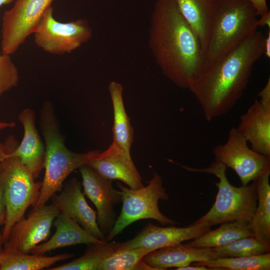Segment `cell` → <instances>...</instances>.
<instances>
[{"label": "cell", "instance_id": "obj_34", "mask_svg": "<svg viewBox=\"0 0 270 270\" xmlns=\"http://www.w3.org/2000/svg\"><path fill=\"white\" fill-rule=\"evenodd\" d=\"M260 18H258V26H267L270 28V12L268 10L266 13L260 16Z\"/></svg>", "mask_w": 270, "mask_h": 270}, {"label": "cell", "instance_id": "obj_1", "mask_svg": "<svg viewBox=\"0 0 270 270\" xmlns=\"http://www.w3.org/2000/svg\"><path fill=\"white\" fill-rule=\"evenodd\" d=\"M150 24L148 43L156 62L177 86L188 88L202 71L204 56L176 0H158Z\"/></svg>", "mask_w": 270, "mask_h": 270}, {"label": "cell", "instance_id": "obj_22", "mask_svg": "<svg viewBox=\"0 0 270 270\" xmlns=\"http://www.w3.org/2000/svg\"><path fill=\"white\" fill-rule=\"evenodd\" d=\"M253 235L248 222L236 220L222 223L218 228L210 230L186 244L198 248H216Z\"/></svg>", "mask_w": 270, "mask_h": 270}, {"label": "cell", "instance_id": "obj_3", "mask_svg": "<svg viewBox=\"0 0 270 270\" xmlns=\"http://www.w3.org/2000/svg\"><path fill=\"white\" fill-rule=\"evenodd\" d=\"M40 125L45 142V172L34 206L46 204L54 194L61 191L64 182L71 173L88 164L100 152L94 150L78 153L67 148L54 108L49 101L45 102L40 110Z\"/></svg>", "mask_w": 270, "mask_h": 270}, {"label": "cell", "instance_id": "obj_25", "mask_svg": "<svg viewBox=\"0 0 270 270\" xmlns=\"http://www.w3.org/2000/svg\"><path fill=\"white\" fill-rule=\"evenodd\" d=\"M120 242H105L88 244L85 253L80 257L50 270H98L108 258L120 250Z\"/></svg>", "mask_w": 270, "mask_h": 270}, {"label": "cell", "instance_id": "obj_5", "mask_svg": "<svg viewBox=\"0 0 270 270\" xmlns=\"http://www.w3.org/2000/svg\"><path fill=\"white\" fill-rule=\"evenodd\" d=\"M180 166L188 171L214 174L219 179L215 184L218 192L214 203L210 210L194 223H204L211 226L236 220H250L258 204L255 181L240 187L232 186L226 176L227 168L216 160L205 168Z\"/></svg>", "mask_w": 270, "mask_h": 270}, {"label": "cell", "instance_id": "obj_15", "mask_svg": "<svg viewBox=\"0 0 270 270\" xmlns=\"http://www.w3.org/2000/svg\"><path fill=\"white\" fill-rule=\"evenodd\" d=\"M210 228L204 223L194 222L184 228L160 227L148 223L134 238L122 242L120 250L140 248L156 250L197 238Z\"/></svg>", "mask_w": 270, "mask_h": 270}, {"label": "cell", "instance_id": "obj_33", "mask_svg": "<svg viewBox=\"0 0 270 270\" xmlns=\"http://www.w3.org/2000/svg\"><path fill=\"white\" fill-rule=\"evenodd\" d=\"M10 151V142L8 138L5 144L0 142V171L2 169V162Z\"/></svg>", "mask_w": 270, "mask_h": 270}, {"label": "cell", "instance_id": "obj_12", "mask_svg": "<svg viewBox=\"0 0 270 270\" xmlns=\"http://www.w3.org/2000/svg\"><path fill=\"white\" fill-rule=\"evenodd\" d=\"M79 169L84 194L96 208V220L100 230L105 236L108 235L116 220L114 206L122 202L121 192L114 188L112 180L103 178L88 164Z\"/></svg>", "mask_w": 270, "mask_h": 270}, {"label": "cell", "instance_id": "obj_28", "mask_svg": "<svg viewBox=\"0 0 270 270\" xmlns=\"http://www.w3.org/2000/svg\"><path fill=\"white\" fill-rule=\"evenodd\" d=\"M154 250L152 248H142L118 250L106 258L98 270H137L142 258Z\"/></svg>", "mask_w": 270, "mask_h": 270}, {"label": "cell", "instance_id": "obj_4", "mask_svg": "<svg viewBox=\"0 0 270 270\" xmlns=\"http://www.w3.org/2000/svg\"><path fill=\"white\" fill-rule=\"evenodd\" d=\"M258 16L248 0H218L202 70L216 64L256 30Z\"/></svg>", "mask_w": 270, "mask_h": 270}, {"label": "cell", "instance_id": "obj_18", "mask_svg": "<svg viewBox=\"0 0 270 270\" xmlns=\"http://www.w3.org/2000/svg\"><path fill=\"white\" fill-rule=\"evenodd\" d=\"M236 128L253 150L270 157V106L255 99Z\"/></svg>", "mask_w": 270, "mask_h": 270}, {"label": "cell", "instance_id": "obj_6", "mask_svg": "<svg viewBox=\"0 0 270 270\" xmlns=\"http://www.w3.org/2000/svg\"><path fill=\"white\" fill-rule=\"evenodd\" d=\"M0 184L6 208V220L2 234L4 244L14 226L24 218L28 208L36 202L42 182H36L31 172L20 159L8 154L0 171Z\"/></svg>", "mask_w": 270, "mask_h": 270}, {"label": "cell", "instance_id": "obj_26", "mask_svg": "<svg viewBox=\"0 0 270 270\" xmlns=\"http://www.w3.org/2000/svg\"><path fill=\"white\" fill-rule=\"evenodd\" d=\"M193 266H206L216 270H270V253L246 257L220 258L196 262Z\"/></svg>", "mask_w": 270, "mask_h": 270}, {"label": "cell", "instance_id": "obj_39", "mask_svg": "<svg viewBox=\"0 0 270 270\" xmlns=\"http://www.w3.org/2000/svg\"><path fill=\"white\" fill-rule=\"evenodd\" d=\"M3 244L2 240H0V252L2 250V244Z\"/></svg>", "mask_w": 270, "mask_h": 270}, {"label": "cell", "instance_id": "obj_2", "mask_svg": "<svg viewBox=\"0 0 270 270\" xmlns=\"http://www.w3.org/2000/svg\"><path fill=\"white\" fill-rule=\"evenodd\" d=\"M266 36L256 30L190 84L206 119L212 121L228 112L241 98L254 65L264 54Z\"/></svg>", "mask_w": 270, "mask_h": 270}, {"label": "cell", "instance_id": "obj_13", "mask_svg": "<svg viewBox=\"0 0 270 270\" xmlns=\"http://www.w3.org/2000/svg\"><path fill=\"white\" fill-rule=\"evenodd\" d=\"M82 184L76 178L70 179L58 194L51 198L60 213L68 216L86 232L102 242H107L97 223V213L87 203L82 192Z\"/></svg>", "mask_w": 270, "mask_h": 270}, {"label": "cell", "instance_id": "obj_27", "mask_svg": "<svg viewBox=\"0 0 270 270\" xmlns=\"http://www.w3.org/2000/svg\"><path fill=\"white\" fill-rule=\"evenodd\" d=\"M215 249L220 258L251 256L270 252V242L253 235Z\"/></svg>", "mask_w": 270, "mask_h": 270}, {"label": "cell", "instance_id": "obj_30", "mask_svg": "<svg viewBox=\"0 0 270 270\" xmlns=\"http://www.w3.org/2000/svg\"><path fill=\"white\" fill-rule=\"evenodd\" d=\"M260 98V102L262 104L270 106V78L268 81L263 88L258 92V95Z\"/></svg>", "mask_w": 270, "mask_h": 270}, {"label": "cell", "instance_id": "obj_38", "mask_svg": "<svg viewBox=\"0 0 270 270\" xmlns=\"http://www.w3.org/2000/svg\"><path fill=\"white\" fill-rule=\"evenodd\" d=\"M15 0H0V7L3 5H7L12 4Z\"/></svg>", "mask_w": 270, "mask_h": 270}, {"label": "cell", "instance_id": "obj_7", "mask_svg": "<svg viewBox=\"0 0 270 270\" xmlns=\"http://www.w3.org/2000/svg\"><path fill=\"white\" fill-rule=\"evenodd\" d=\"M117 186L122 193V205L120 216L106 237L107 242L111 241L130 224L142 220H154L163 225L176 224L159 209V200L166 201L169 196L162 186V177L156 173L154 172L147 186L138 189L126 187L121 183Z\"/></svg>", "mask_w": 270, "mask_h": 270}, {"label": "cell", "instance_id": "obj_36", "mask_svg": "<svg viewBox=\"0 0 270 270\" xmlns=\"http://www.w3.org/2000/svg\"><path fill=\"white\" fill-rule=\"evenodd\" d=\"M270 29L268 30L267 36H266L264 42V55L267 58H270Z\"/></svg>", "mask_w": 270, "mask_h": 270}, {"label": "cell", "instance_id": "obj_10", "mask_svg": "<svg viewBox=\"0 0 270 270\" xmlns=\"http://www.w3.org/2000/svg\"><path fill=\"white\" fill-rule=\"evenodd\" d=\"M54 0H15L2 16L1 50L11 55L33 34Z\"/></svg>", "mask_w": 270, "mask_h": 270}, {"label": "cell", "instance_id": "obj_19", "mask_svg": "<svg viewBox=\"0 0 270 270\" xmlns=\"http://www.w3.org/2000/svg\"><path fill=\"white\" fill-rule=\"evenodd\" d=\"M53 224L56 228L54 235L46 242L34 248L30 254H44L52 250L68 246L105 242L92 236L66 214L60 213Z\"/></svg>", "mask_w": 270, "mask_h": 270}, {"label": "cell", "instance_id": "obj_31", "mask_svg": "<svg viewBox=\"0 0 270 270\" xmlns=\"http://www.w3.org/2000/svg\"><path fill=\"white\" fill-rule=\"evenodd\" d=\"M256 9L258 16L266 13L269 10L266 0H248Z\"/></svg>", "mask_w": 270, "mask_h": 270}, {"label": "cell", "instance_id": "obj_20", "mask_svg": "<svg viewBox=\"0 0 270 270\" xmlns=\"http://www.w3.org/2000/svg\"><path fill=\"white\" fill-rule=\"evenodd\" d=\"M218 0H176L182 14L197 36L204 58Z\"/></svg>", "mask_w": 270, "mask_h": 270}, {"label": "cell", "instance_id": "obj_16", "mask_svg": "<svg viewBox=\"0 0 270 270\" xmlns=\"http://www.w3.org/2000/svg\"><path fill=\"white\" fill-rule=\"evenodd\" d=\"M88 164L103 178L112 181L120 180L130 188L136 190L144 186L130 154L114 142Z\"/></svg>", "mask_w": 270, "mask_h": 270}, {"label": "cell", "instance_id": "obj_21", "mask_svg": "<svg viewBox=\"0 0 270 270\" xmlns=\"http://www.w3.org/2000/svg\"><path fill=\"white\" fill-rule=\"evenodd\" d=\"M108 90L114 110L113 142L126 152L130 154L134 130L124 106L123 87L120 83L112 81L109 84Z\"/></svg>", "mask_w": 270, "mask_h": 270}, {"label": "cell", "instance_id": "obj_8", "mask_svg": "<svg viewBox=\"0 0 270 270\" xmlns=\"http://www.w3.org/2000/svg\"><path fill=\"white\" fill-rule=\"evenodd\" d=\"M35 44L54 55L70 53L90 39L92 30L84 19L62 22L56 20L51 6L44 14L33 34Z\"/></svg>", "mask_w": 270, "mask_h": 270}, {"label": "cell", "instance_id": "obj_37", "mask_svg": "<svg viewBox=\"0 0 270 270\" xmlns=\"http://www.w3.org/2000/svg\"><path fill=\"white\" fill-rule=\"evenodd\" d=\"M16 126V123L12 122H0V130L6 128H13Z\"/></svg>", "mask_w": 270, "mask_h": 270}, {"label": "cell", "instance_id": "obj_23", "mask_svg": "<svg viewBox=\"0 0 270 270\" xmlns=\"http://www.w3.org/2000/svg\"><path fill=\"white\" fill-rule=\"evenodd\" d=\"M74 256L70 254L52 256H47L44 254H30L15 250L4 248L0 252V270H39L49 268L58 262Z\"/></svg>", "mask_w": 270, "mask_h": 270}, {"label": "cell", "instance_id": "obj_35", "mask_svg": "<svg viewBox=\"0 0 270 270\" xmlns=\"http://www.w3.org/2000/svg\"><path fill=\"white\" fill-rule=\"evenodd\" d=\"M176 270H216L215 268H210L206 266H188L184 267L177 268Z\"/></svg>", "mask_w": 270, "mask_h": 270}, {"label": "cell", "instance_id": "obj_14", "mask_svg": "<svg viewBox=\"0 0 270 270\" xmlns=\"http://www.w3.org/2000/svg\"><path fill=\"white\" fill-rule=\"evenodd\" d=\"M36 113L30 108L24 109L18 119L24 128V136L18 144L14 138L9 136L8 154L18 158L36 179L44 168L45 146L36 126Z\"/></svg>", "mask_w": 270, "mask_h": 270}, {"label": "cell", "instance_id": "obj_32", "mask_svg": "<svg viewBox=\"0 0 270 270\" xmlns=\"http://www.w3.org/2000/svg\"><path fill=\"white\" fill-rule=\"evenodd\" d=\"M6 220V208L4 200L2 186L0 184V226L4 224ZM0 240H2V236L0 232Z\"/></svg>", "mask_w": 270, "mask_h": 270}, {"label": "cell", "instance_id": "obj_29", "mask_svg": "<svg viewBox=\"0 0 270 270\" xmlns=\"http://www.w3.org/2000/svg\"><path fill=\"white\" fill-rule=\"evenodd\" d=\"M19 80L18 69L10 55L0 53V98L6 92L18 86Z\"/></svg>", "mask_w": 270, "mask_h": 270}, {"label": "cell", "instance_id": "obj_24", "mask_svg": "<svg viewBox=\"0 0 270 270\" xmlns=\"http://www.w3.org/2000/svg\"><path fill=\"white\" fill-rule=\"evenodd\" d=\"M268 172L255 181L258 204L249 226L254 235L270 242V185Z\"/></svg>", "mask_w": 270, "mask_h": 270}, {"label": "cell", "instance_id": "obj_11", "mask_svg": "<svg viewBox=\"0 0 270 270\" xmlns=\"http://www.w3.org/2000/svg\"><path fill=\"white\" fill-rule=\"evenodd\" d=\"M60 213L52 204L34 206L26 218H24L14 226L4 244V248L30 254L48 238L54 221Z\"/></svg>", "mask_w": 270, "mask_h": 270}, {"label": "cell", "instance_id": "obj_17", "mask_svg": "<svg viewBox=\"0 0 270 270\" xmlns=\"http://www.w3.org/2000/svg\"><path fill=\"white\" fill-rule=\"evenodd\" d=\"M218 258L220 256L215 248H198L180 243L150 252L142 260L155 270H164Z\"/></svg>", "mask_w": 270, "mask_h": 270}, {"label": "cell", "instance_id": "obj_9", "mask_svg": "<svg viewBox=\"0 0 270 270\" xmlns=\"http://www.w3.org/2000/svg\"><path fill=\"white\" fill-rule=\"evenodd\" d=\"M212 153L214 160L236 172L242 186H246L270 172V157L249 148L236 128L230 130L226 142L214 146Z\"/></svg>", "mask_w": 270, "mask_h": 270}]
</instances>
